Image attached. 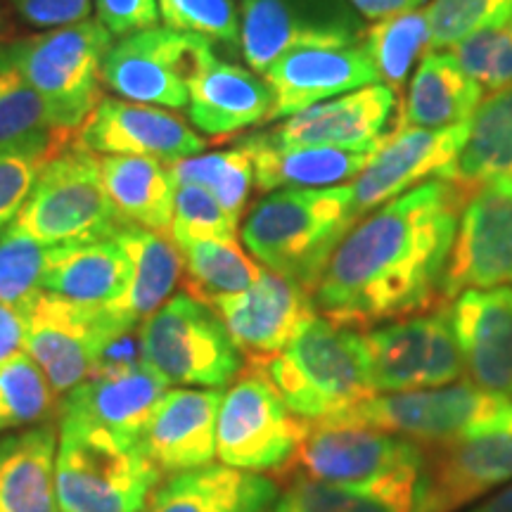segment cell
Masks as SVG:
<instances>
[{"mask_svg":"<svg viewBox=\"0 0 512 512\" xmlns=\"http://www.w3.org/2000/svg\"><path fill=\"white\" fill-rule=\"evenodd\" d=\"M467 200L439 178L377 207L332 252L313 290L316 309L354 330L430 309Z\"/></svg>","mask_w":512,"mask_h":512,"instance_id":"1","label":"cell"},{"mask_svg":"<svg viewBox=\"0 0 512 512\" xmlns=\"http://www.w3.org/2000/svg\"><path fill=\"white\" fill-rule=\"evenodd\" d=\"M356 223L351 185L283 188L254 204L240 238L264 268L313 294L332 252Z\"/></svg>","mask_w":512,"mask_h":512,"instance_id":"2","label":"cell"},{"mask_svg":"<svg viewBox=\"0 0 512 512\" xmlns=\"http://www.w3.org/2000/svg\"><path fill=\"white\" fill-rule=\"evenodd\" d=\"M285 406L306 422L337 418L375 396L366 339L354 328L313 316L264 366Z\"/></svg>","mask_w":512,"mask_h":512,"instance_id":"3","label":"cell"},{"mask_svg":"<svg viewBox=\"0 0 512 512\" xmlns=\"http://www.w3.org/2000/svg\"><path fill=\"white\" fill-rule=\"evenodd\" d=\"M162 479L136 441L60 415L55 456L60 512H145Z\"/></svg>","mask_w":512,"mask_h":512,"instance_id":"4","label":"cell"},{"mask_svg":"<svg viewBox=\"0 0 512 512\" xmlns=\"http://www.w3.org/2000/svg\"><path fill=\"white\" fill-rule=\"evenodd\" d=\"M114 36L98 19L3 38L0 53L48 105L57 124L76 133L102 100V62Z\"/></svg>","mask_w":512,"mask_h":512,"instance_id":"5","label":"cell"},{"mask_svg":"<svg viewBox=\"0 0 512 512\" xmlns=\"http://www.w3.org/2000/svg\"><path fill=\"white\" fill-rule=\"evenodd\" d=\"M512 418V399L491 394L472 382L415 392L370 396L332 422L373 427L392 432L418 444L446 446L472 434L496 430Z\"/></svg>","mask_w":512,"mask_h":512,"instance_id":"6","label":"cell"},{"mask_svg":"<svg viewBox=\"0 0 512 512\" xmlns=\"http://www.w3.org/2000/svg\"><path fill=\"white\" fill-rule=\"evenodd\" d=\"M15 226L41 245L60 247L107 238L126 223L102 185L100 157L72 145L41 166Z\"/></svg>","mask_w":512,"mask_h":512,"instance_id":"7","label":"cell"},{"mask_svg":"<svg viewBox=\"0 0 512 512\" xmlns=\"http://www.w3.org/2000/svg\"><path fill=\"white\" fill-rule=\"evenodd\" d=\"M143 361L169 382L221 389L245 370V358L214 309L188 292L174 294L140 325Z\"/></svg>","mask_w":512,"mask_h":512,"instance_id":"8","label":"cell"},{"mask_svg":"<svg viewBox=\"0 0 512 512\" xmlns=\"http://www.w3.org/2000/svg\"><path fill=\"white\" fill-rule=\"evenodd\" d=\"M309 422L285 406L264 368L249 366L223 392L216 458L245 472H275L294 463Z\"/></svg>","mask_w":512,"mask_h":512,"instance_id":"9","label":"cell"},{"mask_svg":"<svg viewBox=\"0 0 512 512\" xmlns=\"http://www.w3.org/2000/svg\"><path fill=\"white\" fill-rule=\"evenodd\" d=\"M27 354L38 363L57 396L95 373L102 349L138 330L110 306H88L41 290L27 309Z\"/></svg>","mask_w":512,"mask_h":512,"instance_id":"10","label":"cell"},{"mask_svg":"<svg viewBox=\"0 0 512 512\" xmlns=\"http://www.w3.org/2000/svg\"><path fill=\"white\" fill-rule=\"evenodd\" d=\"M363 339L370 387L375 394L446 387L465 377L451 306L389 320Z\"/></svg>","mask_w":512,"mask_h":512,"instance_id":"11","label":"cell"},{"mask_svg":"<svg viewBox=\"0 0 512 512\" xmlns=\"http://www.w3.org/2000/svg\"><path fill=\"white\" fill-rule=\"evenodd\" d=\"M361 15L347 0H242L240 50L254 72L292 50L361 43Z\"/></svg>","mask_w":512,"mask_h":512,"instance_id":"12","label":"cell"},{"mask_svg":"<svg viewBox=\"0 0 512 512\" xmlns=\"http://www.w3.org/2000/svg\"><path fill=\"white\" fill-rule=\"evenodd\" d=\"M209 43L169 27L117 38L102 62V88L128 102L183 110L188 107V76Z\"/></svg>","mask_w":512,"mask_h":512,"instance_id":"13","label":"cell"},{"mask_svg":"<svg viewBox=\"0 0 512 512\" xmlns=\"http://www.w3.org/2000/svg\"><path fill=\"white\" fill-rule=\"evenodd\" d=\"M294 463L304 477L328 484H373L396 472L425 470L427 456L415 441L347 422H309Z\"/></svg>","mask_w":512,"mask_h":512,"instance_id":"14","label":"cell"},{"mask_svg":"<svg viewBox=\"0 0 512 512\" xmlns=\"http://www.w3.org/2000/svg\"><path fill=\"white\" fill-rule=\"evenodd\" d=\"M209 309L221 318L242 358L254 368L273 361L316 316L313 294L268 268L245 292L223 297Z\"/></svg>","mask_w":512,"mask_h":512,"instance_id":"15","label":"cell"},{"mask_svg":"<svg viewBox=\"0 0 512 512\" xmlns=\"http://www.w3.org/2000/svg\"><path fill=\"white\" fill-rule=\"evenodd\" d=\"M74 145L102 157H155L164 164L207 150V140L197 136L183 117L121 98H102L76 131Z\"/></svg>","mask_w":512,"mask_h":512,"instance_id":"16","label":"cell"},{"mask_svg":"<svg viewBox=\"0 0 512 512\" xmlns=\"http://www.w3.org/2000/svg\"><path fill=\"white\" fill-rule=\"evenodd\" d=\"M505 285L512 287V197L479 190L460 209L441 299L453 302L465 290Z\"/></svg>","mask_w":512,"mask_h":512,"instance_id":"17","label":"cell"},{"mask_svg":"<svg viewBox=\"0 0 512 512\" xmlns=\"http://www.w3.org/2000/svg\"><path fill=\"white\" fill-rule=\"evenodd\" d=\"M467 133H470V121H460L456 126L437 128V131L406 128V131L389 133L387 140L373 152L366 169L354 178V183H349L358 221L368 211H375L403 192L418 188L427 176L439 174L463 150Z\"/></svg>","mask_w":512,"mask_h":512,"instance_id":"18","label":"cell"},{"mask_svg":"<svg viewBox=\"0 0 512 512\" xmlns=\"http://www.w3.org/2000/svg\"><path fill=\"white\" fill-rule=\"evenodd\" d=\"M221 389H169L138 437L140 451L162 475L197 470L216 458Z\"/></svg>","mask_w":512,"mask_h":512,"instance_id":"19","label":"cell"},{"mask_svg":"<svg viewBox=\"0 0 512 512\" xmlns=\"http://www.w3.org/2000/svg\"><path fill=\"white\" fill-rule=\"evenodd\" d=\"M273 102L266 121L287 119L342 93L380 83L361 43L347 48L292 50L264 72Z\"/></svg>","mask_w":512,"mask_h":512,"instance_id":"20","label":"cell"},{"mask_svg":"<svg viewBox=\"0 0 512 512\" xmlns=\"http://www.w3.org/2000/svg\"><path fill=\"white\" fill-rule=\"evenodd\" d=\"M512 482V418L496 430L439 446L427 460L422 512H458Z\"/></svg>","mask_w":512,"mask_h":512,"instance_id":"21","label":"cell"},{"mask_svg":"<svg viewBox=\"0 0 512 512\" xmlns=\"http://www.w3.org/2000/svg\"><path fill=\"white\" fill-rule=\"evenodd\" d=\"M271 88L235 62H223L209 43L188 76V114L192 126L211 140H226L264 124L271 112Z\"/></svg>","mask_w":512,"mask_h":512,"instance_id":"22","label":"cell"},{"mask_svg":"<svg viewBox=\"0 0 512 512\" xmlns=\"http://www.w3.org/2000/svg\"><path fill=\"white\" fill-rule=\"evenodd\" d=\"M396 93L384 83L358 88L335 100L318 102L309 110L280 121L268 138L283 145H328L351 152H375L387 140Z\"/></svg>","mask_w":512,"mask_h":512,"instance_id":"23","label":"cell"},{"mask_svg":"<svg viewBox=\"0 0 512 512\" xmlns=\"http://www.w3.org/2000/svg\"><path fill=\"white\" fill-rule=\"evenodd\" d=\"M465 375L491 394L512 399V287L465 290L451 306Z\"/></svg>","mask_w":512,"mask_h":512,"instance_id":"24","label":"cell"},{"mask_svg":"<svg viewBox=\"0 0 512 512\" xmlns=\"http://www.w3.org/2000/svg\"><path fill=\"white\" fill-rule=\"evenodd\" d=\"M169 380L145 361L88 377L60 401V415H74L126 441H136Z\"/></svg>","mask_w":512,"mask_h":512,"instance_id":"25","label":"cell"},{"mask_svg":"<svg viewBox=\"0 0 512 512\" xmlns=\"http://www.w3.org/2000/svg\"><path fill=\"white\" fill-rule=\"evenodd\" d=\"M439 178L467 197L479 190L512 197V83L477 107L463 150L439 171Z\"/></svg>","mask_w":512,"mask_h":512,"instance_id":"26","label":"cell"},{"mask_svg":"<svg viewBox=\"0 0 512 512\" xmlns=\"http://www.w3.org/2000/svg\"><path fill=\"white\" fill-rule=\"evenodd\" d=\"M278 494L271 477L211 463L171 475L157 486L145 512H271Z\"/></svg>","mask_w":512,"mask_h":512,"instance_id":"27","label":"cell"},{"mask_svg":"<svg viewBox=\"0 0 512 512\" xmlns=\"http://www.w3.org/2000/svg\"><path fill=\"white\" fill-rule=\"evenodd\" d=\"M240 147L252 157L254 185L261 192L344 185L361 174L373 157V152H351L328 145H283L264 131L242 138Z\"/></svg>","mask_w":512,"mask_h":512,"instance_id":"28","label":"cell"},{"mask_svg":"<svg viewBox=\"0 0 512 512\" xmlns=\"http://www.w3.org/2000/svg\"><path fill=\"white\" fill-rule=\"evenodd\" d=\"M131 278V261L119 233L107 238L48 247L41 290L88 306H107L121 299Z\"/></svg>","mask_w":512,"mask_h":512,"instance_id":"29","label":"cell"},{"mask_svg":"<svg viewBox=\"0 0 512 512\" xmlns=\"http://www.w3.org/2000/svg\"><path fill=\"white\" fill-rule=\"evenodd\" d=\"M53 422L0 434V512H60Z\"/></svg>","mask_w":512,"mask_h":512,"instance_id":"30","label":"cell"},{"mask_svg":"<svg viewBox=\"0 0 512 512\" xmlns=\"http://www.w3.org/2000/svg\"><path fill=\"white\" fill-rule=\"evenodd\" d=\"M100 174L107 197L126 226L169 235L176 197L169 164L155 157L105 155L100 157Z\"/></svg>","mask_w":512,"mask_h":512,"instance_id":"31","label":"cell"},{"mask_svg":"<svg viewBox=\"0 0 512 512\" xmlns=\"http://www.w3.org/2000/svg\"><path fill=\"white\" fill-rule=\"evenodd\" d=\"M482 86L467 76L451 53H427L406 93L394 131L456 126L482 105Z\"/></svg>","mask_w":512,"mask_h":512,"instance_id":"32","label":"cell"},{"mask_svg":"<svg viewBox=\"0 0 512 512\" xmlns=\"http://www.w3.org/2000/svg\"><path fill=\"white\" fill-rule=\"evenodd\" d=\"M76 133L57 124L48 105L0 53V157L46 164L74 145Z\"/></svg>","mask_w":512,"mask_h":512,"instance_id":"33","label":"cell"},{"mask_svg":"<svg viewBox=\"0 0 512 512\" xmlns=\"http://www.w3.org/2000/svg\"><path fill=\"white\" fill-rule=\"evenodd\" d=\"M119 240L131 261V278L126 292L114 304H107L119 316L143 325L152 313L162 309L183 278V256L169 235L136 226L119 230Z\"/></svg>","mask_w":512,"mask_h":512,"instance_id":"34","label":"cell"},{"mask_svg":"<svg viewBox=\"0 0 512 512\" xmlns=\"http://www.w3.org/2000/svg\"><path fill=\"white\" fill-rule=\"evenodd\" d=\"M425 470L396 472L361 486L328 484L299 475L283 498L297 512H422Z\"/></svg>","mask_w":512,"mask_h":512,"instance_id":"35","label":"cell"},{"mask_svg":"<svg viewBox=\"0 0 512 512\" xmlns=\"http://www.w3.org/2000/svg\"><path fill=\"white\" fill-rule=\"evenodd\" d=\"M183 256V285L190 297L211 306L252 287L264 268L242 252L238 240H174Z\"/></svg>","mask_w":512,"mask_h":512,"instance_id":"36","label":"cell"},{"mask_svg":"<svg viewBox=\"0 0 512 512\" xmlns=\"http://www.w3.org/2000/svg\"><path fill=\"white\" fill-rule=\"evenodd\" d=\"M430 43L432 27L427 8L375 22L373 27L363 31L361 38L363 50L375 64L377 79L392 88L394 93H401L403 83L413 72V64L422 55V50L430 53Z\"/></svg>","mask_w":512,"mask_h":512,"instance_id":"37","label":"cell"},{"mask_svg":"<svg viewBox=\"0 0 512 512\" xmlns=\"http://www.w3.org/2000/svg\"><path fill=\"white\" fill-rule=\"evenodd\" d=\"M55 413V389L27 351L0 363V434L46 425Z\"/></svg>","mask_w":512,"mask_h":512,"instance_id":"38","label":"cell"},{"mask_svg":"<svg viewBox=\"0 0 512 512\" xmlns=\"http://www.w3.org/2000/svg\"><path fill=\"white\" fill-rule=\"evenodd\" d=\"M169 171L176 185H200L235 216H242L254 185L252 157L240 145L178 159L169 164Z\"/></svg>","mask_w":512,"mask_h":512,"instance_id":"39","label":"cell"},{"mask_svg":"<svg viewBox=\"0 0 512 512\" xmlns=\"http://www.w3.org/2000/svg\"><path fill=\"white\" fill-rule=\"evenodd\" d=\"M48 247L29 238L15 223L0 233V304L27 309L41 292Z\"/></svg>","mask_w":512,"mask_h":512,"instance_id":"40","label":"cell"},{"mask_svg":"<svg viewBox=\"0 0 512 512\" xmlns=\"http://www.w3.org/2000/svg\"><path fill=\"white\" fill-rule=\"evenodd\" d=\"M430 53L453 48L479 31L503 29L512 22V0H432Z\"/></svg>","mask_w":512,"mask_h":512,"instance_id":"41","label":"cell"},{"mask_svg":"<svg viewBox=\"0 0 512 512\" xmlns=\"http://www.w3.org/2000/svg\"><path fill=\"white\" fill-rule=\"evenodd\" d=\"M240 216L230 214L223 204L200 185H176L171 240H238Z\"/></svg>","mask_w":512,"mask_h":512,"instance_id":"42","label":"cell"},{"mask_svg":"<svg viewBox=\"0 0 512 512\" xmlns=\"http://www.w3.org/2000/svg\"><path fill=\"white\" fill-rule=\"evenodd\" d=\"M164 27L240 46V8L235 0H157Z\"/></svg>","mask_w":512,"mask_h":512,"instance_id":"43","label":"cell"},{"mask_svg":"<svg viewBox=\"0 0 512 512\" xmlns=\"http://www.w3.org/2000/svg\"><path fill=\"white\" fill-rule=\"evenodd\" d=\"M451 55L482 91H501L512 83V24L463 38Z\"/></svg>","mask_w":512,"mask_h":512,"instance_id":"44","label":"cell"},{"mask_svg":"<svg viewBox=\"0 0 512 512\" xmlns=\"http://www.w3.org/2000/svg\"><path fill=\"white\" fill-rule=\"evenodd\" d=\"M41 166L29 157H0V233L17 221Z\"/></svg>","mask_w":512,"mask_h":512,"instance_id":"45","label":"cell"},{"mask_svg":"<svg viewBox=\"0 0 512 512\" xmlns=\"http://www.w3.org/2000/svg\"><path fill=\"white\" fill-rule=\"evenodd\" d=\"M98 22L114 38H124L136 31L159 24L157 0H93Z\"/></svg>","mask_w":512,"mask_h":512,"instance_id":"46","label":"cell"},{"mask_svg":"<svg viewBox=\"0 0 512 512\" xmlns=\"http://www.w3.org/2000/svg\"><path fill=\"white\" fill-rule=\"evenodd\" d=\"M8 8L34 29H57L91 17L93 0H8Z\"/></svg>","mask_w":512,"mask_h":512,"instance_id":"47","label":"cell"},{"mask_svg":"<svg viewBox=\"0 0 512 512\" xmlns=\"http://www.w3.org/2000/svg\"><path fill=\"white\" fill-rule=\"evenodd\" d=\"M27 351V313L0 304V363Z\"/></svg>","mask_w":512,"mask_h":512,"instance_id":"48","label":"cell"},{"mask_svg":"<svg viewBox=\"0 0 512 512\" xmlns=\"http://www.w3.org/2000/svg\"><path fill=\"white\" fill-rule=\"evenodd\" d=\"M347 3L370 22H382L403 12L418 10L427 0H347Z\"/></svg>","mask_w":512,"mask_h":512,"instance_id":"49","label":"cell"},{"mask_svg":"<svg viewBox=\"0 0 512 512\" xmlns=\"http://www.w3.org/2000/svg\"><path fill=\"white\" fill-rule=\"evenodd\" d=\"M467 512H512V484L505 486V489L498 491L491 498H486L479 505H475Z\"/></svg>","mask_w":512,"mask_h":512,"instance_id":"50","label":"cell"},{"mask_svg":"<svg viewBox=\"0 0 512 512\" xmlns=\"http://www.w3.org/2000/svg\"><path fill=\"white\" fill-rule=\"evenodd\" d=\"M10 8L8 5L3 3V0H0V38H10V36H5L10 31Z\"/></svg>","mask_w":512,"mask_h":512,"instance_id":"51","label":"cell"},{"mask_svg":"<svg viewBox=\"0 0 512 512\" xmlns=\"http://www.w3.org/2000/svg\"><path fill=\"white\" fill-rule=\"evenodd\" d=\"M271 512H297V510H294V508H292V503H287L285 498H280V501L273 505V510H271Z\"/></svg>","mask_w":512,"mask_h":512,"instance_id":"52","label":"cell"},{"mask_svg":"<svg viewBox=\"0 0 512 512\" xmlns=\"http://www.w3.org/2000/svg\"><path fill=\"white\" fill-rule=\"evenodd\" d=\"M0 41H3V38H0Z\"/></svg>","mask_w":512,"mask_h":512,"instance_id":"53","label":"cell"}]
</instances>
